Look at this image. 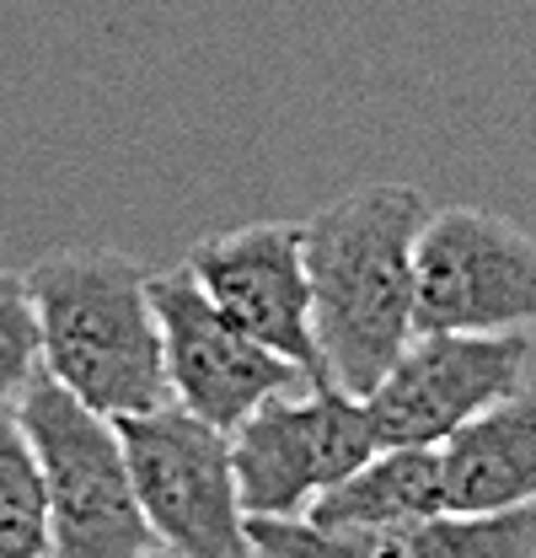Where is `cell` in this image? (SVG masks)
Here are the masks:
<instances>
[{"label":"cell","mask_w":536,"mask_h":558,"mask_svg":"<svg viewBox=\"0 0 536 558\" xmlns=\"http://www.w3.org/2000/svg\"><path fill=\"white\" fill-rule=\"evenodd\" d=\"M139 510L156 543L178 558H258L236 484V446L199 414L161 403L119 418Z\"/></svg>","instance_id":"obj_4"},{"label":"cell","mask_w":536,"mask_h":558,"mask_svg":"<svg viewBox=\"0 0 536 558\" xmlns=\"http://www.w3.org/2000/svg\"><path fill=\"white\" fill-rule=\"evenodd\" d=\"M532 333H413L365 398L381 446H446L462 424L526 387Z\"/></svg>","instance_id":"obj_9"},{"label":"cell","mask_w":536,"mask_h":558,"mask_svg":"<svg viewBox=\"0 0 536 558\" xmlns=\"http://www.w3.org/2000/svg\"><path fill=\"white\" fill-rule=\"evenodd\" d=\"M231 446L247 521H306L328 488L381 451L365 398H349L333 381H306L264 403L231 429Z\"/></svg>","instance_id":"obj_5"},{"label":"cell","mask_w":536,"mask_h":558,"mask_svg":"<svg viewBox=\"0 0 536 558\" xmlns=\"http://www.w3.org/2000/svg\"><path fill=\"white\" fill-rule=\"evenodd\" d=\"M413 275L418 333H536V236L510 215L435 209Z\"/></svg>","instance_id":"obj_6"},{"label":"cell","mask_w":536,"mask_h":558,"mask_svg":"<svg viewBox=\"0 0 536 558\" xmlns=\"http://www.w3.org/2000/svg\"><path fill=\"white\" fill-rule=\"evenodd\" d=\"M150 275L119 247H65L27 269L44 376L113 424L172 403Z\"/></svg>","instance_id":"obj_2"},{"label":"cell","mask_w":536,"mask_h":558,"mask_svg":"<svg viewBox=\"0 0 536 558\" xmlns=\"http://www.w3.org/2000/svg\"><path fill=\"white\" fill-rule=\"evenodd\" d=\"M44 376V328L27 275L0 269V403H22V392Z\"/></svg>","instance_id":"obj_14"},{"label":"cell","mask_w":536,"mask_h":558,"mask_svg":"<svg viewBox=\"0 0 536 558\" xmlns=\"http://www.w3.org/2000/svg\"><path fill=\"white\" fill-rule=\"evenodd\" d=\"M429 199L413 183H360L306 220V269L328 381L370 398L413 344L418 236Z\"/></svg>","instance_id":"obj_1"},{"label":"cell","mask_w":536,"mask_h":558,"mask_svg":"<svg viewBox=\"0 0 536 558\" xmlns=\"http://www.w3.org/2000/svg\"><path fill=\"white\" fill-rule=\"evenodd\" d=\"M440 462L456 515H504L536 505V387H521L462 424L440 446Z\"/></svg>","instance_id":"obj_11"},{"label":"cell","mask_w":536,"mask_h":558,"mask_svg":"<svg viewBox=\"0 0 536 558\" xmlns=\"http://www.w3.org/2000/svg\"><path fill=\"white\" fill-rule=\"evenodd\" d=\"M150 301L161 323V349H167V387L172 403L199 414L215 429H242L264 403L306 387L312 376L279 360L273 349L247 339L188 269H156L150 275Z\"/></svg>","instance_id":"obj_7"},{"label":"cell","mask_w":536,"mask_h":558,"mask_svg":"<svg viewBox=\"0 0 536 558\" xmlns=\"http://www.w3.org/2000/svg\"><path fill=\"white\" fill-rule=\"evenodd\" d=\"M258 558H536V505L504 515H429L376 532H322L306 521H247Z\"/></svg>","instance_id":"obj_10"},{"label":"cell","mask_w":536,"mask_h":558,"mask_svg":"<svg viewBox=\"0 0 536 558\" xmlns=\"http://www.w3.org/2000/svg\"><path fill=\"white\" fill-rule=\"evenodd\" d=\"M22 424L38 451L49 488L54 558H150L161 554L139 494L119 424L75 403L54 376L22 392Z\"/></svg>","instance_id":"obj_3"},{"label":"cell","mask_w":536,"mask_h":558,"mask_svg":"<svg viewBox=\"0 0 536 558\" xmlns=\"http://www.w3.org/2000/svg\"><path fill=\"white\" fill-rule=\"evenodd\" d=\"M150 558H178V554H167V548H161V554H150Z\"/></svg>","instance_id":"obj_15"},{"label":"cell","mask_w":536,"mask_h":558,"mask_svg":"<svg viewBox=\"0 0 536 558\" xmlns=\"http://www.w3.org/2000/svg\"><path fill=\"white\" fill-rule=\"evenodd\" d=\"M451 494H446V462L440 446H381L360 473H349L338 488H328L306 526L322 532H376V526H407V521H429L446 515Z\"/></svg>","instance_id":"obj_12"},{"label":"cell","mask_w":536,"mask_h":558,"mask_svg":"<svg viewBox=\"0 0 536 558\" xmlns=\"http://www.w3.org/2000/svg\"><path fill=\"white\" fill-rule=\"evenodd\" d=\"M0 558H54L49 488L16 403H0Z\"/></svg>","instance_id":"obj_13"},{"label":"cell","mask_w":536,"mask_h":558,"mask_svg":"<svg viewBox=\"0 0 536 558\" xmlns=\"http://www.w3.org/2000/svg\"><path fill=\"white\" fill-rule=\"evenodd\" d=\"M188 275L247 339L273 349L312 381H328L317 339V295L306 269V220H253L204 236L188 253Z\"/></svg>","instance_id":"obj_8"}]
</instances>
